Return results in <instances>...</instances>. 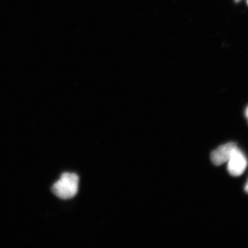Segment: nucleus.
Listing matches in <instances>:
<instances>
[{"instance_id":"1","label":"nucleus","mask_w":248,"mask_h":248,"mask_svg":"<svg viewBox=\"0 0 248 248\" xmlns=\"http://www.w3.org/2000/svg\"><path fill=\"white\" fill-rule=\"evenodd\" d=\"M78 184L79 178L76 173L65 172L52 186V191L61 199H71L78 191Z\"/></svg>"},{"instance_id":"2","label":"nucleus","mask_w":248,"mask_h":248,"mask_svg":"<svg viewBox=\"0 0 248 248\" xmlns=\"http://www.w3.org/2000/svg\"><path fill=\"white\" fill-rule=\"evenodd\" d=\"M227 163L228 172L233 176L243 174L248 166L246 155L238 147L232 153Z\"/></svg>"},{"instance_id":"3","label":"nucleus","mask_w":248,"mask_h":248,"mask_svg":"<svg viewBox=\"0 0 248 248\" xmlns=\"http://www.w3.org/2000/svg\"><path fill=\"white\" fill-rule=\"evenodd\" d=\"M237 148V144L233 142L221 145L211 154V160L215 165L221 166L228 162L232 154Z\"/></svg>"},{"instance_id":"4","label":"nucleus","mask_w":248,"mask_h":248,"mask_svg":"<svg viewBox=\"0 0 248 248\" xmlns=\"http://www.w3.org/2000/svg\"><path fill=\"white\" fill-rule=\"evenodd\" d=\"M245 191H246V193L248 194V181L246 186H245Z\"/></svg>"},{"instance_id":"5","label":"nucleus","mask_w":248,"mask_h":248,"mask_svg":"<svg viewBox=\"0 0 248 248\" xmlns=\"http://www.w3.org/2000/svg\"><path fill=\"white\" fill-rule=\"evenodd\" d=\"M246 116L247 118H248V107H247L246 110Z\"/></svg>"},{"instance_id":"6","label":"nucleus","mask_w":248,"mask_h":248,"mask_svg":"<svg viewBox=\"0 0 248 248\" xmlns=\"http://www.w3.org/2000/svg\"><path fill=\"white\" fill-rule=\"evenodd\" d=\"M235 1L236 2H239L240 1V0H235Z\"/></svg>"},{"instance_id":"7","label":"nucleus","mask_w":248,"mask_h":248,"mask_svg":"<svg viewBox=\"0 0 248 248\" xmlns=\"http://www.w3.org/2000/svg\"><path fill=\"white\" fill-rule=\"evenodd\" d=\"M247 2H248V1H247Z\"/></svg>"}]
</instances>
